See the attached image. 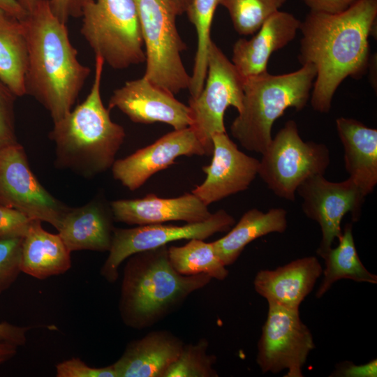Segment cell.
<instances>
[{
  "instance_id": "cell-12",
  "label": "cell",
  "mask_w": 377,
  "mask_h": 377,
  "mask_svg": "<svg viewBox=\"0 0 377 377\" xmlns=\"http://www.w3.org/2000/svg\"><path fill=\"white\" fill-rule=\"evenodd\" d=\"M0 205L47 222L57 230L68 208L38 182L18 142L0 147Z\"/></svg>"
},
{
  "instance_id": "cell-29",
  "label": "cell",
  "mask_w": 377,
  "mask_h": 377,
  "mask_svg": "<svg viewBox=\"0 0 377 377\" xmlns=\"http://www.w3.org/2000/svg\"><path fill=\"white\" fill-rule=\"evenodd\" d=\"M287 0H220L229 13L235 31L241 35L255 34Z\"/></svg>"
},
{
  "instance_id": "cell-35",
  "label": "cell",
  "mask_w": 377,
  "mask_h": 377,
  "mask_svg": "<svg viewBox=\"0 0 377 377\" xmlns=\"http://www.w3.org/2000/svg\"><path fill=\"white\" fill-rule=\"evenodd\" d=\"M54 15L66 24L71 17L82 16L84 6L92 0H49Z\"/></svg>"
},
{
  "instance_id": "cell-2",
  "label": "cell",
  "mask_w": 377,
  "mask_h": 377,
  "mask_svg": "<svg viewBox=\"0 0 377 377\" xmlns=\"http://www.w3.org/2000/svg\"><path fill=\"white\" fill-rule=\"evenodd\" d=\"M22 22L28 49L26 95L57 121L72 110L90 68L79 61L66 24L54 15L49 0H40Z\"/></svg>"
},
{
  "instance_id": "cell-32",
  "label": "cell",
  "mask_w": 377,
  "mask_h": 377,
  "mask_svg": "<svg viewBox=\"0 0 377 377\" xmlns=\"http://www.w3.org/2000/svg\"><path fill=\"white\" fill-rule=\"evenodd\" d=\"M16 98L0 80V147L17 142L15 117Z\"/></svg>"
},
{
  "instance_id": "cell-5",
  "label": "cell",
  "mask_w": 377,
  "mask_h": 377,
  "mask_svg": "<svg viewBox=\"0 0 377 377\" xmlns=\"http://www.w3.org/2000/svg\"><path fill=\"white\" fill-rule=\"evenodd\" d=\"M316 76V68L306 64L288 73L266 71L244 78L243 105L230 126L232 137L246 150L262 154L275 121L289 108L300 111L306 105Z\"/></svg>"
},
{
  "instance_id": "cell-4",
  "label": "cell",
  "mask_w": 377,
  "mask_h": 377,
  "mask_svg": "<svg viewBox=\"0 0 377 377\" xmlns=\"http://www.w3.org/2000/svg\"><path fill=\"white\" fill-rule=\"evenodd\" d=\"M124 269L119 311L128 327L142 330L161 320L212 279L205 274L178 273L164 245L128 257Z\"/></svg>"
},
{
  "instance_id": "cell-31",
  "label": "cell",
  "mask_w": 377,
  "mask_h": 377,
  "mask_svg": "<svg viewBox=\"0 0 377 377\" xmlns=\"http://www.w3.org/2000/svg\"><path fill=\"white\" fill-rule=\"evenodd\" d=\"M23 237L0 239V294L16 281L21 272L20 257Z\"/></svg>"
},
{
  "instance_id": "cell-36",
  "label": "cell",
  "mask_w": 377,
  "mask_h": 377,
  "mask_svg": "<svg viewBox=\"0 0 377 377\" xmlns=\"http://www.w3.org/2000/svg\"><path fill=\"white\" fill-rule=\"evenodd\" d=\"M377 362L373 360L371 362L362 364L355 365L353 362H342L338 365L334 376L341 377H376L377 375Z\"/></svg>"
},
{
  "instance_id": "cell-7",
  "label": "cell",
  "mask_w": 377,
  "mask_h": 377,
  "mask_svg": "<svg viewBox=\"0 0 377 377\" xmlns=\"http://www.w3.org/2000/svg\"><path fill=\"white\" fill-rule=\"evenodd\" d=\"M142 30L149 81L175 95L189 88L191 75L182 60L186 49L176 26L171 0H134Z\"/></svg>"
},
{
  "instance_id": "cell-9",
  "label": "cell",
  "mask_w": 377,
  "mask_h": 377,
  "mask_svg": "<svg viewBox=\"0 0 377 377\" xmlns=\"http://www.w3.org/2000/svg\"><path fill=\"white\" fill-rule=\"evenodd\" d=\"M244 77L222 50L212 40L207 57V76L200 93L190 98L191 127L203 145L206 156L212 154V137L226 133L224 114L232 106L241 111Z\"/></svg>"
},
{
  "instance_id": "cell-13",
  "label": "cell",
  "mask_w": 377,
  "mask_h": 377,
  "mask_svg": "<svg viewBox=\"0 0 377 377\" xmlns=\"http://www.w3.org/2000/svg\"><path fill=\"white\" fill-rule=\"evenodd\" d=\"M296 192L302 198L304 214L320 227L322 239L316 251L318 255L330 249L334 239L340 237L341 223L346 214H351L353 222L359 221L365 199L350 177L334 182L323 175L309 178Z\"/></svg>"
},
{
  "instance_id": "cell-33",
  "label": "cell",
  "mask_w": 377,
  "mask_h": 377,
  "mask_svg": "<svg viewBox=\"0 0 377 377\" xmlns=\"http://www.w3.org/2000/svg\"><path fill=\"white\" fill-rule=\"evenodd\" d=\"M57 377H117L112 365L92 367L78 357H72L56 365Z\"/></svg>"
},
{
  "instance_id": "cell-38",
  "label": "cell",
  "mask_w": 377,
  "mask_h": 377,
  "mask_svg": "<svg viewBox=\"0 0 377 377\" xmlns=\"http://www.w3.org/2000/svg\"><path fill=\"white\" fill-rule=\"evenodd\" d=\"M31 327H22L7 322L0 323V341L9 343L17 347L26 343L27 333Z\"/></svg>"
},
{
  "instance_id": "cell-26",
  "label": "cell",
  "mask_w": 377,
  "mask_h": 377,
  "mask_svg": "<svg viewBox=\"0 0 377 377\" xmlns=\"http://www.w3.org/2000/svg\"><path fill=\"white\" fill-rule=\"evenodd\" d=\"M337 247H331L319 254L325 260L323 279L316 297H321L336 281L346 279L356 282L377 283V276L369 272L358 256L353 235V226L347 223L338 239Z\"/></svg>"
},
{
  "instance_id": "cell-14",
  "label": "cell",
  "mask_w": 377,
  "mask_h": 377,
  "mask_svg": "<svg viewBox=\"0 0 377 377\" xmlns=\"http://www.w3.org/2000/svg\"><path fill=\"white\" fill-rule=\"evenodd\" d=\"M206 156L194 130L188 126L171 131L133 154L115 160L111 169L114 179L129 189L140 188L156 172L175 163L182 156Z\"/></svg>"
},
{
  "instance_id": "cell-41",
  "label": "cell",
  "mask_w": 377,
  "mask_h": 377,
  "mask_svg": "<svg viewBox=\"0 0 377 377\" xmlns=\"http://www.w3.org/2000/svg\"><path fill=\"white\" fill-rule=\"evenodd\" d=\"M177 15L186 13L192 0H171Z\"/></svg>"
},
{
  "instance_id": "cell-21",
  "label": "cell",
  "mask_w": 377,
  "mask_h": 377,
  "mask_svg": "<svg viewBox=\"0 0 377 377\" xmlns=\"http://www.w3.org/2000/svg\"><path fill=\"white\" fill-rule=\"evenodd\" d=\"M184 344L168 330L152 331L130 341L112 365L117 377H164Z\"/></svg>"
},
{
  "instance_id": "cell-27",
  "label": "cell",
  "mask_w": 377,
  "mask_h": 377,
  "mask_svg": "<svg viewBox=\"0 0 377 377\" xmlns=\"http://www.w3.org/2000/svg\"><path fill=\"white\" fill-rule=\"evenodd\" d=\"M168 258L173 268L182 275L205 274L223 281L229 273L215 253L212 243L204 239H191L184 246L168 247Z\"/></svg>"
},
{
  "instance_id": "cell-30",
  "label": "cell",
  "mask_w": 377,
  "mask_h": 377,
  "mask_svg": "<svg viewBox=\"0 0 377 377\" xmlns=\"http://www.w3.org/2000/svg\"><path fill=\"white\" fill-rule=\"evenodd\" d=\"M209 342L200 339L196 343L184 344L177 359L171 364L164 377H217L214 365L216 357L207 353Z\"/></svg>"
},
{
  "instance_id": "cell-6",
  "label": "cell",
  "mask_w": 377,
  "mask_h": 377,
  "mask_svg": "<svg viewBox=\"0 0 377 377\" xmlns=\"http://www.w3.org/2000/svg\"><path fill=\"white\" fill-rule=\"evenodd\" d=\"M82 17L80 33L105 64L122 70L146 61L134 0H92Z\"/></svg>"
},
{
  "instance_id": "cell-37",
  "label": "cell",
  "mask_w": 377,
  "mask_h": 377,
  "mask_svg": "<svg viewBox=\"0 0 377 377\" xmlns=\"http://www.w3.org/2000/svg\"><path fill=\"white\" fill-rule=\"evenodd\" d=\"M310 10L336 14L348 9L357 0H300Z\"/></svg>"
},
{
  "instance_id": "cell-8",
  "label": "cell",
  "mask_w": 377,
  "mask_h": 377,
  "mask_svg": "<svg viewBox=\"0 0 377 377\" xmlns=\"http://www.w3.org/2000/svg\"><path fill=\"white\" fill-rule=\"evenodd\" d=\"M330 163L327 147L304 141L297 123L288 120L262 154L258 175L274 195L293 202L297 188L313 176L324 175Z\"/></svg>"
},
{
  "instance_id": "cell-42",
  "label": "cell",
  "mask_w": 377,
  "mask_h": 377,
  "mask_svg": "<svg viewBox=\"0 0 377 377\" xmlns=\"http://www.w3.org/2000/svg\"><path fill=\"white\" fill-rule=\"evenodd\" d=\"M40 0H18L22 7L28 13L31 11Z\"/></svg>"
},
{
  "instance_id": "cell-25",
  "label": "cell",
  "mask_w": 377,
  "mask_h": 377,
  "mask_svg": "<svg viewBox=\"0 0 377 377\" xmlns=\"http://www.w3.org/2000/svg\"><path fill=\"white\" fill-rule=\"evenodd\" d=\"M27 41L22 20L0 8V80L17 96L26 95Z\"/></svg>"
},
{
  "instance_id": "cell-18",
  "label": "cell",
  "mask_w": 377,
  "mask_h": 377,
  "mask_svg": "<svg viewBox=\"0 0 377 377\" xmlns=\"http://www.w3.org/2000/svg\"><path fill=\"white\" fill-rule=\"evenodd\" d=\"M300 22L293 14L279 10L267 19L251 39L237 40L231 61L242 77L267 71L271 54L295 38Z\"/></svg>"
},
{
  "instance_id": "cell-40",
  "label": "cell",
  "mask_w": 377,
  "mask_h": 377,
  "mask_svg": "<svg viewBox=\"0 0 377 377\" xmlns=\"http://www.w3.org/2000/svg\"><path fill=\"white\" fill-rule=\"evenodd\" d=\"M17 348L13 344L0 341V367L15 357Z\"/></svg>"
},
{
  "instance_id": "cell-28",
  "label": "cell",
  "mask_w": 377,
  "mask_h": 377,
  "mask_svg": "<svg viewBox=\"0 0 377 377\" xmlns=\"http://www.w3.org/2000/svg\"><path fill=\"white\" fill-rule=\"evenodd\" d=\"M220 0H192L186 13L194 25L198 37V45L191 84L188 88L191 98L196 97L202 91L207 76L208 51L212 39V23Z\"/></svg>"
},
{
  "instance_id": "cell-23",
  "label": "cell",
  "mask_w": 377,
  "mask_h": 377,
  "mask_svg": "<svg viewBox=\"0 0 377 377\" xmlns=\"http://www.w3.org/2000/svg\"><path fill=\"white\" fill-rule=\"evenodd\" d=\"M33 219L22 238L21 272L38 279L65 273L71 267V252L59 234L43 229Z\"/></svg>"
},
{
  "instance_id": "cell-19",
  "label": "cell",
  "mask_w": 377,
  "mask_h": 377,
  "mask_svg": "<svg viewBox=\"0 0 377 377\" xmlns=\"http://www.w3.org/2000/svg\"><path fill=\"white\" fill-rule=\"evenodd\" d=\"M323 272L318 258L308 256L275 269H262L254 279L255 290L267 303L299 309Z\"/></svg>"
},
{
  "instance_id": "cell-15",
  "label": "cell",
  "mask_w": 377,
  "mask_h": 377,
  "mask_svg": "<svg viewBox=\"0 0 377 377\" xmlns=\"http://www.w3.org/2000/svg\"><path fill=\"white\" fill-rule=\"evenodd\" d=\"M212 160L205 181L191 193L206 205L246 190L258 174L259 160L240 151L226 133L212 137Z\"/></svg>"
},
{
  "instance_id": "cell-1",
  "label": "cell",
  "mask_w": 377,
  "mask_h": 377,
  "mask_svg": "<svg viewBox=\"0 0 377 377\" xmlns=\"http://www.w3.org/2000/svg\"><path fill=\"white\" fill-rule=\"evenodd\" d=\"M377 0H357L343 12L310 10L300 22L298 59L316 70L311 98L313 109L330 110L333 96L348 77L360 78L369 66V38L376 27Z\"/></svg>"
},
{
  "instance_id": "cell-10",
  "label": "cell",
  "mask_w": 377,
  "mask_h": 377,
  "mask_svg": "<svg viewBox=\"0 0 377 377\" xmlns=\"http://www.w3.org/2000/svg\"><path fill=\"white\" fill-rule=\"evenodd\" d=\"M314 348L313 335L300 319L299 309L268 303L256 357L263 373L287 369L286 377H302L303 367Z\"/></svg>"
},
{
  "instance_id": "cell-24",
  "label": "cell",
  "mask_w": 377,
  "mask_h": 377,
  "mask_svg": "<svg viewBox=\"0 0 377 377\" xmlns=\"http://www.w3.org/2000/svg\"><path fill=\"white\" fill-rule=\"evenodd\" d=\"M287 226L284 209L272 208L263 212L253 208L246 212L225 236L212 243L218 257L228 266L237 260L249 243L269 233H283Z\"/></svg>"
},
{
  "instance_id": "cell-22",
  "label": "cell",
  "mask_w": 377,
  "mask_h": 377,
  "mask_svg": "<svg viewBox=\"0 0 377 377\" xmlns=\"http://www.w3.org/2000/svg\"><path fill=\"white\" fill-rule=\"evenodd\" d=\"M349 177L366 197L377 184V130L347 117L336 119Z\"/></svg>"
},
{
  "instance_id": "cell-34",
  "label": "cell",
  "mask_w": 377,
  "mask_h": 377,
  "mask_svg": "<svg viewBox=\"0 0 377 377\" xmlns=\"http://www.w3.org/2000/svg\"><path fill=\"white\" fill-rule=\"evenodd\" d=\"M32 220L15 209L0 205V239L24 237Z\"/></svg>"
},
{
  "instance_id": "cell-16",
  "label": "cell",
  "mask_w": 377,
  "mask_h": 377,
  "mask_svg": "<svg viewBox=\"0 0 377 377\" xmlns=\"http://www.w3.org/2000/svg\"><path fill=\"white\" fill-rule=\"evenodd\" d=\"M114 108L135 123L161 122L170 125L175 130L191 124L189 107L144 76L126 82L114 91L108 108L110 110Z\"/></svg>"
},
{
  "instance_id": "cell-17",
  "label": "cell",
  "mask_w": 377,
  "mask_h": 377,
  "mask_svg": "<svg viewBox=\"0 0 377 377\" xmlns=\"http://www.w3.org/2000/svg\"><path fill=\"white\" fill-rule=\"evenodd\" d=\"M110 205L114 221L128 225L161 224L177 221L193 223L207 220L212 214L208 206L192 193L172 198L149 193L142 198L117 200Z\"/></svg>"
},
{
  "instance_id": "cell-11",
  "label": "cell",
  "mask_w": 377,
  "mask_h": 377,
  "mask_svg": "<svg viewBox=\"0 0 377 377\" xmlns=\"http://www.w3.org/2000/svg\"><path fill=\"white\" fill-rule=\"evenodd\" d=\"M235 224L234 217L224 209L212 213L205 221L183 226L152 224L132 228H114L109 255L101 268V275L114 283L119 277L120 265L131 255L156 249L181 239H205L217 232H225Z\"/></svg>"
},
{
  "instance_id": "cell-3",
  "label": "cell",
  "mask_w": 377,
  "mask_h": 377,
  "mask_svg": "<svg viewBox=\"0 0 377 377\" xmlns=\"http://www.w3.org/2000/svg\"><path fill=\"white\" fill-rule=\"evenodd\" d=\"M104 61L95 56L94 77L85 100L60 120L53 122L49 138L56 145L55 164L86 178L112 168L122 145L124 128L112 121L101 95Z\"/></svg>"
},
{
  "instance_id": "cell-39",
  "label": "cell",
  "mask_w": 377,
  "mask_h": 377,
  "mask_svg": "<svg viewBox=\"0 0 377 377\" xmlns=\"http://www.w3.org/2000/svg\"><path fill=\"white\" fill-rule=\"evenodd\" d=\"M0 8L19 20H23L27 12L22 7L18 0H0Z\"/></svg>"
},
{
  "instance_id": "cell-20",
  "label": "cell",
  "mask_w": 377,
  "mask_h": 377,
  "mask_svg": "<svg viewBox=\"0 0 377 377\" xmlns=\"http://www.w3.org/2000/svg\"><path fill=\"white\" fill-rule=\"evenodd\" d=\"M114 221L110 205L97 197L82 207H68L61 221L58 234L71 253L80 250L109 251Z\"/></svg>"
}]
</instances>
